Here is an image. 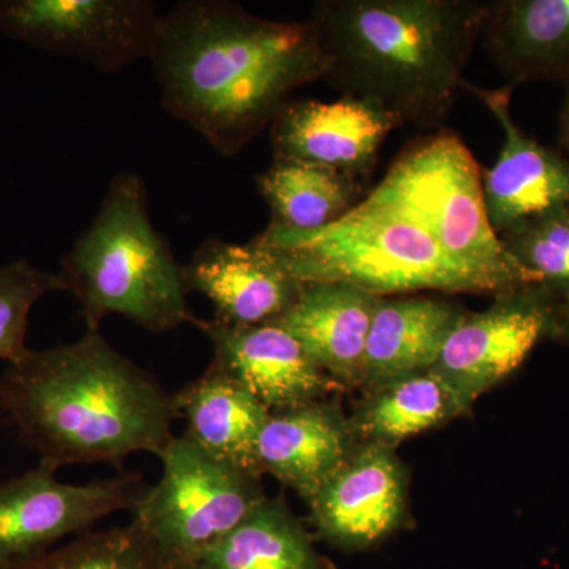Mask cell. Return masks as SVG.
Returning a JSON list of instances; mask_svg holds the SVG:
<instances>
[{"instance_id": "cell-1", "label": "cell", "mask_w": 569, "mask_h": 569, "mask_svg": "<svg viewBox=\"0 0 569 569\" xmlns=\"http://www.w3.org/2000/svg\"><path fill=\"white\" fill-rule=\"evenodd\" d=\"M151 62L164 111L228 159L331 69L312 20H264L224 0H186L164 14Z\"/></svg>"}, {"instance_id": "cell-2", "label": "cell", "mask_w": 569, "mask_h": 569, "mask_svg": "<svg viewBox=\"0 0 569 569\" xmlns=\"http://www.w3.org/2000/svg\"><path fill=\"white\" fill-rule=\"evenodd\" d=\"M0 413L56 468L121 467L137 452L160 456L178 418L174 397L100 329L66 346L29 348L9 362L0 376Z\"/></svg>"}, {"instance_id": "cell-3", "label": "cell", "mask_w": 569, "mask_h": 569, "mask_svg": "<svg viewBox=\"0 0 569 569\" xmlns=\"http://www.w3.org/2000/svg\"><path fill=\"white\" fill-rule=\"evenodd\" d=\"M486 13L473 0H325L310 20L331 61L326 80L399 126L441 130Z\"/></svg>"}, {"instance_id": "cell-4", "label": "cell", "mask_w": 569, "mask_h": 569, "mask_svg": "<svg viewBox=\"0 0 569 569\" xmlns=\"http://www.w3.org/2000/svg\"><path fill=\"white\" fill-rule=\"evenodd\" d=\"M56 276L61 291L80 302L86 329H100L108 316H121L162 335L193 318L182 264L153 227L148 190L134 173L112 178L99 212L63 254Z\"/></svg>"}, {"instance_id": "cell-5", "label": "cell", "mask_w": 569, "mask_h": 569, "mask_svg": "<svg viewBox=\"0 0 569 569\" xmlns=\"http://www.w3.org/2000/svg\"><path fill=\"white\" fill-rule=\"evenodd\" d=\"M250 242L301 283L350 284L380 298L425 290L489 293L415 217L372 193L321 230L269 223Z\"/></svg>"}, {"instance_id": "cell-6", "label": "cell", "mask_w": 569, "mask_h": 569, "mask_svg": "<svg viewBox=\"0 0 569 569\" xmlns=\"http://www.w3.org/2000/svg\"><path fill=\"white\" fill-rule=\"evenodd\" d=\"M370 193L415 217L489 293L541 283L511 257L493 230L481 168L458 134L437 130L411 141Z\"/></svg>"}, {"instance_id": "cell-7", "label": "cell", "mask_w": 569, "mask_h": 569, "mask_svg": "<svg viewBox=\"0 0 569 569\" xmlns=\"http://www.w3.org/2000/svg\"><path fill=\"white\" fill-rule=\"evenodd\" d=\"M159 458L162 477L134 507L132 523L164 567L192 569L263 500L260 477L213 458L186 432Z\"/></svg>"}, {"instance_id": "cell-8", "label": "cell", "mask_w": 569, "mask_h": 569, "mask_svg": "<svg viewBox=\"0 0 569 569\" xmlns=\"http://www.w3.org/2000/svg\"><path fill=\"white\" fill-rule=\"evenodd\" d=\"M160 21L151 0H0L3 37L110 74L151 61Z\"/></svg>"}, {"instance_id": "cell-9", "label": "cell", "mask_w": 569, "mask_h": 569, "mask_svg": "<svg viewBox=\"0 0 569 569\" xmlns=\"http://www.w3.org/2000/svg\"><path fill=\"white\" fill-rule=\"evenodd\" d=\"M59 468L39 466L0 485V569H13L67 537L92 531L118 511H133L148 492L140 475L123 473L88 485H66Z\"/></svg>"}, {"instance_id": "cell-10", "label": "cell", "mask_w": 569, "mask_h": 569, "mask_svg": "<svg viewBox=\"0 0 569 569\" xmlns=\"http://www.w3.org/2000/svg\"><path fill=\"white\" fill-rule=\"evenodd\" d=\"M497 298L482 312L463 313L430 369L451 388L462 410L511 376L542 337L552 336L556 291L535 283Z\"/></svg>"}, {"instance_id": "cell-11", "label": "cell", "mask_w": 569, "mask_h": 569, "mask_svg": "<svg viewBox=\"0 0 569 569\" xmlns=\"http://www.w3.org/2000/svg\"><path fill=\"white\" fill-rule=\"evenodd\" d=\"M462 89L481 100L503 130L497 163L482 173L486 209L497 234L569 204V157L520 129L511 112L515 86L485 89L463 81Z\"/></svg>"}, {"instance_id": "cell-12", "label": "cell", "mask_w": 569, "mask_h": 569, "mask_svg": "<svg viewBox=\"0 0 569 569\" xmlns=\"http://www.w3.org/2000/svg\"><path fill=\"white\" fill-rule=\"evenodd\" d=\"M399 122L380 104L343 93L336 102L290 100L271 123L276 160L369 174Z\"/></svg>"}, {"instance_id": "cell-13", "label": "cell", "mask_w": 569, "mask_h": 569, "mask_svg": "<svg viewBox=\"0 0 569 569\" xmlns=\"http://www.w3.org/2000/svg\"><path fill=\"white\" fill-rule=\"evenodd\" d=\"M212 343L213 358L271 413L318 402L339 383L280 325L227 326L190 321Z\"/></svg>"}, {"instance_id": "cell-14", "label": "cell", "mask_w": 569, "mask_h": 569, "mask_svg": "<svg viewBox=\"0 0 569 569\" xmlns=\"http://www.w3.org/2000/svg\"><path fill=\"white\" fill-rule=\"evenodd\" d=\"M187 295L200 293L227 326L274 325L293 307L302 284L269 254L249 244L211 238L182 264Z\"/></svg>"}, {"instance_id": "cell-15", "label": "cell", "mask_w": 569, "mask_h": 569, "mask_svg": "<svg viewBox=\"0 0 569 569\" xmlns=\"http://www.w3.org/2000/svg\"><path fill=\"white\" fill-rule=\"evenodd\" d=\"M307 503L326 538L367 546L395 529L403 509V478L383 445L348 458Z\"/></svg>"}, {"instance_id": "cell-16", "label": "cell", "mask_w": 569, "mask_h": 569, "mask_svg": "<svg viewBox=\"0 0 569 569\" xmlns=\"http://www.w3.org/2000/svg\"><path fill=\"white\" fill-rule=\"evenodd\" d=\"M301 295L277 325L305 347L329 377L361 380L367 336L380 296L342 283H302Z\"/></svg>"}, {"instance_id": "cell-17", "label": "cell", "mask_w": 569, "mask_h": 569, "mask_svg": "<svg viewBox=\"0 0 569 569\" xmlns=\"http://www.w3.org/2000/svg\"><path fill=\"white\" fill-rule=\"evenodd\" d=\"M462 310L432 296H387L373 312L361 380L383 387L436 366Z\"/></svg>"}, {"instance_id": "cell-18", "label": "cell", "mask_w": 569, "mask_h": 569, "mask_svg": "<svg viewBox=\"0 0 569 569\" xmlns=\"http://www.w3.org/2000/svg\"><path fill=\"white\" fill-rule=\"evenodd\" d=\"M482 36L509 84L561 81L569 88V0L488 2Z\"/></svg>"}, {"instance_id": "cell-19", "label": "cell", "mask_w": 569, "mask_h": 569, "mask_svg": "<svg viewBox=\"0 0 569 569\" xmlns=\"http://www.w3.org/2000/svg\"><path fill=\"white\" fill-rule=\"evenodd\" d=\"M346 427L331 408L313 402L274 411L261 429L257 463L306 501L347 462Z\"/></svg>"}, {"instance_id": "cell-20", "label": "cell", "mask_w": 569, "mask_h": 569, "mask_svg": "<svg viewBox=\"0 0 569 569\" xmlns=\"http://www.w3.org/2000/svg\"><path fill=\"white\" fill-rule=\"evenodd\" d=\"M186 433L213 458L260 477L257 443L271 411L211 361L200 377L176 392Z\"/></svg>"}, {"instance_id": "cell-21", "label": "cell", "mask_w": 569, "mask_h": 569, "mask_svg": "<svg viewBox=\"0 0 569 569\" xmlns=\"http://www.w3.org/2000/svg\"><path fill=\"white\" fill-rule=\"evenodd\" d=\"M257 189L272 213V224L316 231L336 223L361 203L359 178L332 168L276 160L258 176Z\"/></svg>"}, {"instance_id": "cell-22", "label": "cell", "mask_w": 569, "mask_h": 569, "mask_svg": "<svg viewBox=\"0 0 569 569\" xmlns=\"http://www.w3.org/2000/svg\"><path fill=\"white\" fill-rule=\"evenodd\" d=\"M192 569H326V565L290 509L280 500L263 498Z\"/></svg>"}, {"instance_id": "cell-23", "label": "cell", "mask_w": 569, "mask_h": 569, "mask_svg": "<svg viewBox=\"0 0 569 569\" xmlns=\"http://www.w3.org/2000/svg\"><path fill=\"white\" fill-rule=\"evenodd\" d=\"M380 388L362 418V430L378 445L417 436L462 411L451 388L430 370Z\"/></svg>"}, {"instance_id": "cell-24", "label": "cell", "mask_w": 569, "mask_h": 569, "mask_svg": "<svg viewBox=\"0 0 569 569\" xmlns=\"http://www.w3.org/2000/svg\"><path fill=\"white\" fill-rule=\"evenodd\" d=\"M13 569H168L132 522L89 531Z\"/></svg>"}, {"instance_id": "cell-25", "label": "cell", "mask_w": 569, "mask_h": 569, "mask_svg": "<svg viewBox=\"0 0 569 569\" xmlns=\"http://www.w3.org/2000/svg\"><path fill=\"white\" fill-rule=\"evenodd\" d=\"M500 238L539 282L559 296L569 295V204L531 217Z\"/></svg>"}, {"instance_id": "cell-26", "label": "cell", "mask_w": 569, "mask_h": 569, "mask_svg": "<svg viewBox=\"0 0 569 569\" xmlns=\"http://www.w3.org/2000/svg\"><path fill=\"white\" fill-rule=\"evenodd\" d=\"M52 291H61L58 276L37 268L31 261L14 260L0 266V359H20L26 351L32 307Z\"/></svg>"}, {"instance_id": "cell-27", "label": "cell", "mask_w": 569, "mask_h": 569, "mask_svg": "<svg viewBox=\"0 0 569 569\" xmlns=\"http://www.w3.org/2000/svg\"><path fill=\"white\" fill-rule=\"evenodd\" d=\"M552 336L569 340V295L559 296L556 318H553Z\"/></svg>"}, {"instance_id": "cell-28", "label": "cell", "mask_w": 569, "mask_h": 569, "mask_svg": "<svg viewBox=\"0 0 569 569\" xmlns=\"http://www.w3.org/2000/svg\"><path fill=\"white\" fill-rule=\"evenodd\" d=\"M560 140H561V144H563L565 151H567V153L569 156V88H568L567 102H565L563 111H561Z\"/></svg>"}]
</instances>
